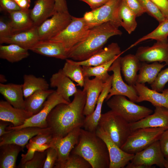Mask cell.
Listing matches in <instances>:
<instances>
[{"label":"cell","mask_w":168,"mask_h":168,"mask_svg":"<svg viewBox=\"0 0 168 168\" xmlns=\"http://www.w3.org/2000/svg\"><path fill=\"white\" fill-rule=\"evenodd\" d=\"M86 100L84 89H78L72 102L60 103L53 109L46 119L53 138L64 137L74 128L83 127L86 117L84 110Z\"/></svg>","instance_id":"cell-1"},{"label":"cell","mask_w":168,"mask_h":168,"mask_svg":"<svg viewBox=\"0 0 168 168\" xmlns=\"http://www.w3.org/2000/svg\"><path fill=\"white\" fill-rule=\"evenodd\" d=\"M119 28L110 21L94 27L83 41L70 50L68 58L77 61L88 59L102 49L110 38L122 34Z\"/></svg>","instance_id":"cell-2"},{"label":"cell","mask_w":168,"mask_h":168,"mask_svg":"<svg viewBox=\"0 0 168 168\" xmlns=\"http://www.w3.org/2000/svg\"><path fill=\"white\" fill-rule=\"evenodd\" d=\"M70 153L82 157L92 168H109L110 158L107 146L96 132L81 128L78 143Z\"/></svg>","instance_id":"cell-3"},{"label":"cell","mask_w":168,"mask_h":168,"mask_svg":"<svg viewBox=\"0 0 168 168\" xmlns=\"http://www.w3.org/2000/svg\"><path fill=\"white\" fill-rule=\"evenodd\" d=\"M106 101L110 110L129 123L140 120L153 112L151 109L137 105L122 95L114 96Z\"/></svg>","instance_id":"cell-4"},{"label":"cell","mask_w":168,"mask_h":168,"mask_svg":"<svg viewBox=\"0 0 168 168\" xmlns=\"http://www.w3.org/2000/svg\"><path fill=\"white\" fill-rule=\"evenodd\" d=\"M98 126L120 148L133 131L130 123L111 110L101 114Z\"/></svg>","instance_id":"cell-5"},{"label":"cell","mask_w":168,"mask_h":168,"mask_svg":"<svg viewBox=\"0 0 168 168\" xmlns=\"http://www.w3.org/2000/svg\"><path fill=\"white\" fill-rule=\"evenodd\" d=\"M164 127L141 128L133 130L121 149L130 154H135L159 140L164 131Z\"/></svg>","instance_id":"cell-6"},{"label":"cell","mask_w":168,"mask_h":168,"mask_svg":"<svg viewBox=\"0 0 168 168\" xmlns=\"http://www.w3.org/2000/svg\"><path fill=\"white\" fill-rule=\"evenodd\" d=\"M91 29L83 17L72 16V21L67 27L50 40L62 43L68 52L86 37Z\"/></svg>","instance_id":"cell-7"},{"label":"cell","mask_w":168,"mask_h":168,"mask_svg":"<svg viewBox=\"0 0 168 168\" xmlns=\"http://www.w3.org/2000/svg\"><path fill=\"white\" fill-rule=\"evenodd\" d=\"M122 0H109L102 6L86 12L83 17L90 28L110 21L121 26L118 12Z\"/></svg>","instance_id":"cell-8"},{"label":"cell","mask_w":168,"mask_h":168,"mask_svg":"<svg viewBox=\"0 0 168 168\" xmlns=\"http://www.w3.org/2000/svg\"><path fill=\"white\" fill-rule=\"evenodd\" d=\"M61 103H70L65 100L56 91H54L48 97L40 112L28 119L23 125L18 127H7V130H16L28 127L48 128L46 122L47 117L53 108Z\"/></svg>","instance_id":"cell-9"},{"label":"cell","mask_w":168,"mask_h":168,"mask_svg":"<svg viewBox=\"0 0 168 168\" xmlns=\"http://www.w3.org/2000/svg\"><path fill=\"white\" fill-rule=\"evenodd\" d=\"M119 55L109 68L108 71L113 72L111 87L105 101L114 95H122L127 97L130 100L137 102L138 99L137 92L133 86L125 83L121 75Z\"/></svg>","instance_id":"cell-10"},{"label":"cell","mask_w":168,"mask_h":168,"mask_svg":"<svg viewBox=\"0 0 168 168\" xmlns=\"http://www.w3.org/2000/svg\"><path fill=\"white\" fill-rule=\"evenodd\" d=\"M43 22L37 29L40 40H50L63 31L72 21L69 12H56Z\"/></svg>","instance_id":"cell-11"},{"label":"cell","mask_w":168,"mask_h":168,"mask_svg":"<svg viewBox=\"0 0 168 168\" xmlns=\"http://www.w3.org/2000/svg\"><path fill=\"white\" fill-rule=\"evenodd\" d=\"M95 132L107 146L110 158L109 168H124L133 158L134 154L128 153L122 150L101 128L98 126Z\"/></svg>","instance_id":"cell-12"},{"label":"cell","mask_w":168,"mask_h":168,"mask_svg":"<svg viewBox=\"0 0 168 168\" xmlns=\"http://www.w3.org/2000/svg\"><path fill=\"white\" fill-rule=\"evenodd\" d=\"M165 157L161 151L159 141L153 143L147 148L134 154L131 163L150 168L153 165L164 168Z\"/></svg>","instance_id":"cell-13"},{"label":"cell","mask_w":168,"mask_h":168,"mask_svg":"<svg viewBox=\"0 0 168 168\" xmlns=\"http://www.w3.org/2000/svg\"><path fill=\"white\" fill-rule=\"evenodd\" d=\"M81 128H74L64 137L53 138L49 146L57 152L58 158L56 163L63 162L68 158L72 150L78 143Z\"/></svg>","instance_id":"cell-14"},{"label":"cell","mask_w":168,"mask_h":168,"mask_svg":"<svg viewBox=\"0 0 168 168\" xmlns=\"http://www.w3.org/2000/svg\"><path fill=\"white\" fill-rule=\"evenodd\" d=\"M135 55L141 62H164L168 65V42L156 41L151 46H140Z\"/></svg>","instance_id":"cell-15"},{"label":"cell","mask_w":168,"mask_h":168,"mask_svg":"<svg viewBox=\"0 0 168 168\" xmlns=\"http://www.w3.org/2000/svg\"><path fill=\"white\" fill-rule=\"evenodd\" d=\"M11 131L0 138V146L6 144H14L23 148L34 136L49 130V128H41L35 127H28Z\"/></svg>","instance_id":"cell-16"},{"label":"cell","mask_w":168,"mask_h":168,"mask_svg":"<svg viewBox=\"0 0 168 168\" xmlns=\"http://www.w3.org/2000/svg\"><path fill=\"white\" fill-rule=\"evenodd\" d=\"M105 82L97 77L90 79L89 77H85L83 87L86 92V100L84 114L86 116L91 115L94 111Z\"/></svg>","instance_id":"cell-17"},{"label":"cell","mask_w":168,"mask_h":168,"mask_svg":"<svg viewBox=\"0 0 168 168\" xmlns=\"http://www.w3.org/2000/svg\"><path fill=\"white\" fill-rule=\"evenodd\" d=\"M33 115L24 109L14 107L7 101H0V120L12 123L13 127L23 125Z\"/></svg>","instance_id":"cell-18"},{"label":"cell","mask_w":168,"mask_h":168,"mask_svg":"<svg viewBox=\"0 0 168 168\" xmlns=\"http://www.w3.org/2000/svg\"><path fill=\"white\" fill-rule=\"evenodd\" d=\"M153 114H150L137 122L130 123L133 131L145 128L164 127L168 128V108L156 106Z\"/></svg>","instance_id":"cell-19"},{"label":"cell","mask_w":168,"mask_h":168,"mask_svg":"<svg viewBox=\"0 0 168 168\" xmlns=\"http://www.w3.org/2000/svg\"><path fill=\"white\" fill-rule=\"evenodd\" d=\"M138 96L137 102L147 101L155 107L163 106L168 108V88L161 93L149 88L145 84L136 82L133 85Z\"/></svg>","instance_id":"cell-20"},{"label":"cell","mask_w":168,"mask_h":168,"mask_svg":"<svg viewBox=\"0 0 168 168\" xmlns=\"http://www.w3.org/2000/svg\"><path fill=\"white\" fill-rule=\"evenodd\" d=\"M120 48L116 43H112L88 59L74 62L82 66H95L106 63L121 55Z\"/></svg>","instance_id":"cell-21"},{"label":"cell","mask_w":168,"mask_h":168,"mask_svg":"<svg viewBox=\"0 0 168 168\" xmlns=\"http://www.w3.org/2000/svg\"><path fill=\"white\" fill-rule=\"evenodd\" d=\"M50 86L51 87H56L57 92L69 103L70 97L78 90L72 81L64 74L62 69L52 75L50 79Z\"/></svg>","instance_id":"cell-22"},{"label":"cell","mask_w":168,"mask_h":168,"mask_svg":"<svg viewBox=\"0 0 168 168\" xmlns=\"http://www.w3.org/2000/svg\"><path fill=\"white\" fill-rule=\"evenodd\" d=\"M37 54L61 59L68 58V52L63 44L50 40H40L30 50Z\"/></svg>","instance_id":"cell-23"},{"label":"cell","mask_w":168,"mask_h":168,"mask_svg":"<svg viewBox=\"0 0 168 168\" xmlns=\"http://www.w3.org/2000/svg\"><path fill=\"white\" fill-rule=\"evenodd\" d=\"M112 75L105 83L103 90L97 100L93 112L90 115L86 116L83 127L86 130L95 132L101 114L103 104L109 94L111 87Z\"/></svg>","instance_id":"cell-24"},{"label":"cell","mask_w":168,"mask_h":168,"mask_svg":"<svg viewBox=\"0 0 168 168\" xmlns=\"http://www.w3.org/2000/svg\"><path fill=\"white\" fill-rule=\"evenodd\" d=\"M40 40L37 27L34 26L28 30L0 39V43L14 44L30 50Z\"/></svg>","instance_id":"cell-25"},{"label":"cell","mask_w":168,"mask_h":168,"mask_svg":"<svg viewBox=\"0 0 168 168\" xmlns=\"http://www.w3.org/2000/svg\"><path fill=\"white\" fill-rule=\"evenodd\" d=\"M55 0H36L30 9V15L34 26L38 27L55 13Z\"/></svg>","instance_id":"cell-26"},{"label":"cell","mask_w":168,"mask_h":168,"mask_svg":"<svg viewBox=\"0 0 168 168\" xmlns=\"http://www.w3.org/2000/svg\"><path fill=\"white\" fill-rule=\"evenodd\" d=\"M140 62L135 54H129L120 57L121 72L128 84L133 86L137 82Z\"/></svg>","instance_id":"cell-27"},{"label":"cell","mask_w":168,"mask_h":168,"mask_svg":"<svg viewBox=\"0 0 168 168\" xmlns=\"http://www.w3.org/2000/svg\"><path fill=\"white\" fill-rule=\"evenodd\" d=\"M11 21L8 22L13 34L30 29L35 26L30 15V9H21L10 11Z\"/></svg>","instance_id":"cell-28"},{"label":"cell","mask_w":168,"mask_h":168,"mask_svg":"<svg viewBox=\"0 0 168 168\" xmlns=\"http://www.w3.org/2000/svg\"><path fill=\"white\" fill-rule=\"evenodd\" d=\"M0 93L6 101L13 106L24 109L25 100L23 99L22 84L0 83Z\"/></svg>","instance_id":"cell-29"},{"label":"cell","mask_w":168,"mask_h":168,"mask_svg":"<svg viewBox=\"0 0 168 168\" xmlns=\"http://www.w3.org/2000/svg\"><path fill=\"white\" fill-rule=\"evenodd\" d=\"M141 63L137 82L145 84L147 83L150 85L156 80L158 73L166 65L154 62L151 64L146 62Z\"/></svg>","instance_id":"cell-30"},{"label":"cell","mask_w":168,"mask_h":168,"mask_svg":"<svg viewBox=\"0 0 168 168\" xmlns=\"http://www.w3.org/2000/svg\"><path fill=\"white\" fill-rule=\"evenodd\" d=\"M23 148L14 144L0 146V168H15L17 156Z\"/></svg>","instance_id":"cell-31"},{"label":"cell","mask_w":168,"mask_h":168,"mask_svg":"<svg viewBox=\"0 0 168 168\" xmlns=\"http://www.w3.org/2000/svg\"><path fill=\"white\" fill-rule=\"evenodd\" d=\"M54 90L48 89L38 90L25 99V108L33 115L42 109L43 104L49 95Z\"/></svg>","instance_id":"cell-32"},{"label":"cell","mask_w":168,"mask_h":168,"mask_svg":"<svg viewBox=\"0 0 168 168\" xmlns=\"http://www.w3.org/2000/svg\"><path fill=\"white\" fill-rule=\"evenodd\" d=\"M28 50L14 44L0 45V58L12 63L19 62L28 57Z\"/></svg>","instance_id":"cell-33"},{"label":"cell","mask_w":168,"mask_h":168,"mask_svg":"<svg viewBox=\"0 0 168 168\" xmlns=\"http://www.w3.org/2000/svg\"><path fill=\"white\" fill-rule=\"evenodd\" d=\"M49 85L46 80L32 74H25L22 84L24 97L27 98L35 91L49 89Z\"/></svg>","instance_id":"cell-34"},{"label":"cell","mask_w":168,"mask_h":168,"mask_svg":"<svg viewBox=\"0 0 168 168\" xmlns=\"http://www.w3.org/2000/svg\"><path fill=\"white\" fill-rule=\"evenodd\" d=\"M118 15L121 26L131 34L137 26V17L135 13L127 6L124 0H122L118 9Z\"/></svg>","instance_id":"cell-35"},{"label":"cell","mask_w":168,"mask_h":168,"mask_svg":"<svg viewBox=\"0 0 168 168\" xmlns=\"http://www.w3.org/2000/svg\"><path fill=\"white\" fill-rule=\"evenodd\" d=\"M168 19L159 23L158 26L153 30L147 34L139 39L134 43L131 44L127 49L138 45L140 43L149 39L154 40L163 43L168 42Z\"/></svg>","instance_id":"cell-36"},{"label":"cell","mask_w":168,"mask_h":168,"mask_svg":"<svg viewBox=\"0 0 168 168\" xmlns=\"http://www.w3.org/2000/svg\"><path fill=\"white\" fill-rule=\"evenodd\" d=\"M53 137L50 130L40 133L32 138L26 146L27 152L44 151L50 147Z\"/></svg>","instance_id":"cell-37"},{"label":"cell","mask_w":168,"mask_h":168,"mask_svg":"<svg viewBox=\"0 0 168 168\" xmlns=\"http://www.w3.org/2000/svg\"><path fill=\"white\" fill-rule=\"evenodd\" d=\"M65 60L66 62L62 69L63 72L81 87H83L85 77L82 66L75 63L72 60L68 58Z\"/></svg>","instance_id":"cell-38"},{"label":"cell","mask_w":168,"mask_h":168,"mask_svg":"<svg viewBox=\"0 0 168 168\" xmlns=\"http://www.w3.org/2000/svg\"><path fill=\"white\" fill-rule=\"evenodd\" d=\"M118 56L106 63L98 66H82L84 77H90L94 76L101 79L104 82H105L111 76L108 73L109 69Z\"/></svg>","instance_id":"cell-39"},{"label":"cell","mask_w":168,"mask_h":168,"mask_svg":"<svg viewBox=\"0 0 168 168\" xmlns=\"http://www.w3.org/2000/svg\"><path fill=\"white\" fill-rule=\"evenodd\" d=\"M55 168H92L90 164L82 156L70 153L68 158L64 162L56 163Z\"/></svg>","instance_id":"cell-40"},{"label":"cell","mask_w":168,"mask_h":168,"mask_svg":"<svg viewBox=\"0 0 168 168\" xmlns=\"http://www.w3.org/2000/svg\"><path fill=\"white\" fill-rule=\"evenodd\" d=\"M46 156V150L44 151H35L32 158L23 164L19 165L18 168H42Z\"/></svg>","instance_id":"cell-41"},{"label":"cell","mask_w":168,"mask_h":168,"mask_svg":"<svg viewBox=\"0 0 168 168\" xmlns=\"http://www.w3.org/2000/svg\"><path fill=\"white\" fill-rule=\"evenodd\" d=\"M145 12L160 23L166 19L159 9L151 0H138Z\"/></svg>","instance_id":"cell-42"},{"label":"cell","mask_w":168,"mask_h":168,"mask_svg":"<svg viewBox=\"0 0 168 168\" xmlns=\"http://www.w3.org/2000/svg\"><path fill=\"white\" fill-rule=\"evenodd\" d=\"M168 82V67L159 72L154 82L151 85V89L162 92Z\"/></svg>","instance_id":"cell-43"},{"label":"cell","mask_w":168,"mask_h":168,"mask_svg":"<svg viewBox=\"0 0 168 168\" xmlns=\"http://www.w3.org/2000/svg\"><path fill=\"white\" fill-rule=\"evenodd\" d=\"M46 156L43 168H54L58 158V153L53 147H50L46 150Z\"/></svg>","instance_id":"cell-44"},{"label":"cell","mask_w":168,"mask_h":168,"mask_svg":"<svg viewBox=\"0 0 168 168\" xmlns=\"http://www.w3.org/2000/svg\"><path fill=\"white\" fill-rule=\"evenodd\" d=\"M21 9L14 0H0V11L8 12Z\"/></svg>","instance_id":"cell-45"},{"label":"cell","mask_w":168,"mask_h":168,"mask_svg":"<svg viewBox=\"0 0 168 168\" xmlns=\"http://www.w3.org/2000/svg\"><path fill=\"white\" fill-rule=\"evenodd\" d=\"M128 7L135 14L137 17L145 13L138 0H124Z\"/></svg>","instance_id":"cell-46"},{"label":"cell","mask_w":168,"mask_h":168,"mask_svg":"<svg viewBox=\"0 0 168 168\" xmlns=\"http://www.w3.org/2000/svg\"><path fill=\"white\" fill-rule=\"evenodd\" d=\"M159 141L164 156L165 158H168V129L162 133Z\"/></svg>","instance_id":"cell-47"},{"label":"cell","mask_w":168,"mask_h":168,"mask_svg":"<svg viewBox=\"0 0 168 168\" xmlns=\"http://www.w3.org/2000/svg\"><path fill=\"white\" fill-rule=\"evenodd\" d=\"M13 34L8 22L0 19V39L8 37Z\"/></svg>","instance_id":"cell-48"},{"label":"cell","mask_w":168,"mask_h":168,"mask_svg":"<svg viewBox=\"0 0 168 168\" xmlns=\"http://www.w3.org/2000/svg\"><path fill=\"white\" fill-rule=\"evenodd\" d=\"M166 19H168V0H151Z\"/></svg>","instance_id":"cell-49"},{"label":"cell","mask_w":168,"mask_h":168,"mask_svg":"<svg viewBox=\"0 0 168 168\" xmlns=\"http://www.w3.org/2000/svg\"><path fill=\"white\" fill-rule=\"evenodd\" d=\"M88 4L92 10L96 9L102 6L109 0H79Z\"/></svg>","instance_id":"cell-50"},{"label":"cell","mask_w":168,"mask_h":168,"mask_svg":"<svg viewBox=\"0 0 168 168\" xmlns=\"http://www.w3.org/2000/svg\"><path fill=\"white\" fill-rule=\"evenodd\" d=\"M55 12H69L66 0H55Z\"/></svg>","instance_id":"cell-51"},{"label":"cell","mask_w":168,"mask_h":168,"mask_svg":"<svg viewBox=\"0 0 168 168\" xmlns=\"http://www.w3.org/2000/svg\"><path fill=\"white\" fill-rule=\"evenodd\" d=\"M21 9H29L30 6V0H14Z\"/></svg>","instance_id":"cell-52"},{"label":"cell","mask_w":168,"mask_h":168,"mask_svg":"<svg viewBox=\"0 0 168 168\" xmlns=\"http://www.w3.org/2000/svg\"><path fill=\"white\" fill-rule=\"evenodd\" d=\"M7 122L0 120V137L10 132L11 131V130L6 131L5 129H7V126L8 125Z\"/></svg>","instance_id":"cell-53"},{"label":"cell","mask_w":168,"mask_h":168,"mask_svg":"<svg viewBox=\"0 0 168 168\" xmlns=\"http://www.w3.org/2000/svg\"><path fill=\"white\" fill-rule=\"evenodd\" d=\"M127 168H147L146 166L136 164L129 162L126 166Z\"/></svg>","instance_id":"cell-54"},{"label":"cell","mask_w":168,"mask_h":168,"mask_svg":"<svg viewBox=\"0 0 168 168\" xmlns=\"http://www.w3.org/2000/svg\"><path fill=\"white\" fill-rule=\"evenodd\" d=\"M7 81V80L6 78L2 74L0 75V82L1 83H3L6 82Z\"/></svg>","instance_id":"cell-55"},{"label":"cell","mask_w":168,"mask_h":168,"mask_svg":"<svg viewBox=\"0 0 168 168\" xmlns=\"http://www.w3.org/2000/svg\"><path fill=\"white\" fill-rule=\"evenodd\" d=\"M164 166L165 168H168V158H165Z\"/></svg>","instance_id":"cell-56"}]
</instances>
